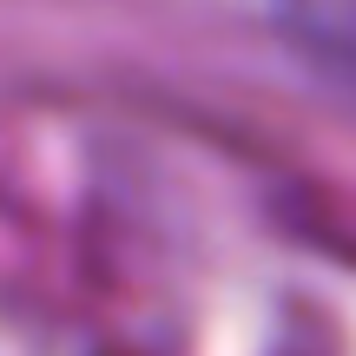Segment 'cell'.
<instances>
[{"instance_id":"6da1fadb","label":"cell","mask_w":356,"mask_h":356,"mask_svg":"<svg viewBox=\"0 0 356 356\" xmlns=\"http://www.w3.org/2000/svg\"><path fill=\"white\" fill-rule=\"evenodd\" d=\"M277 26L310 66L356 92V0H277Z\"/></svg>"}]
</instances>
